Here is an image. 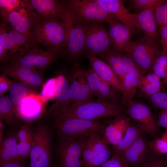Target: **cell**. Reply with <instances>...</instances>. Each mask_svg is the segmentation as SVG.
<instances>
[{
  "label": "cell",
  "mask_w": 167,
  "mask_h": 167,
  "mask_svg": "<svg viewBox=\"0 0 167 167\" xmlns=\"http://www.w3.org/2000/svg\"><path fill=\"white\" fill-rule=\"evenodd\" d=\"M120 103L106 102L92 99L75 104L52 118H77L88 120H101L123 114Z\"/></svg>",
  "instance_id": "obj_1"
},
{
  "label": "cell",
  "mask_w": 167,
  "mask_h": 167,
  "mask_svg": "<svg viewBox=\"0 0 167 167\" xmlns=\"http://www.w3.org/2000/svg\"><path fill=\"white\" fill-rule=\"evenodd\" d=\"M57 134L59 139L68 140L86 138L102 134L105 121L88 120L77 118H53Z\"/></svg>",
  "instance_id": "obj_2"
},
{
  "label": "cell",
  "mask_w": 167,
  "mask_h": 167,
  "mask_svg": "<svg viewBox=\"0 0 167 167\" xmlns=\"http://www.w3.org/2000/svg\"><path fill=\"white\" fill-rule=\"evenodd\" d=\"M37 45L32 39L19 33L6 23L1 24V62L19 57Z\"/></svg>",
  "instance_id": "obj_3"
},
{
  "label": "cell",
  "mask_w": 167,
  "mask_h": 167,
  "mask_svg": "<svg viewBox=\"0 0 167 167\" xmlns=\"http://www.w3.org/2000/svg\"><path fill=\"white\" fill-rule=\"evenodd\" d=\"M66 28L62 19H49L34 23L32 38L37 45L41 44L49 49L65 46Z\"/></svg>",
  "instance_id": "obj_4"
},
{
  "label": "cell",
  "mask_w": 167,
  "mask_h": 167,
  "mask_svg": "<svg viewBox=\"0 0 167 167\" xmlns=\"http://www.w3.org/2000/svg\"><path fill=\"white\" fill-rule=\"evenodd\" d=\"M159 42L144 36L131 41L125 52L139 69L143 75L151 72L154 62L161 50Z\"/></svg>",
  "instance_id": "obj_5"
},
{
  "label": "cell",
  "mask_w": 167,
  "mask_h": 167,
  "mask_svg": "<svg viewBox=\"0 0 167 167\" xmlns=\"http://www.w3.org/2000/svg\"><path fill=\"white\" fill-rule=\"evenodd\" d=\"M64 7L83 24L87 23L107 22L114 17L96 0L63 1Z\"/></svg>",
  "instance_id": "obj_6"
},
{
  "label": "cell",
  "mask_w": 167,
  "mask_h": 167,
  "mask_svg": "<svg viewBox=\"0 0 167 167\" xmlns=\"http://www.w3.org/2000/svg\"><path fill=\"white\" fill-rule=\"evenodd\" d=\"M33 133L29 167H50L52 149L51 129L41 125L35 129Z\"/></svg>",
  "instance_id": "obj_7"
},
{
  "label": "cell",
  "mask_w": 167,
  "mask_h": 167,
  "mask_svg": "<svg viewBox=\"0 0 167 167\" xmlns=\"http://www.w3.org/2000/svg\"><path fill=\"white\" fill-rule=\"evenodd\" d=\"M101 23L83 24L85 34L84 54L98 56L113 49L108 31Z\"/></svg>",
  "instance_id": "obj_8"
},
{
  "label": "cell",
  "mask_w": 167,
  "mask_h": 167,
  "mask_svg": "<svg viewBox=\"0 0 167 167\" xmlns=\"http://www.w3.org/2000/svg\"><path fill=\"white\" fill-rule=\"evenodd\" d=\"M62 3V18L65 23L66 31V51L70 57L78 58L84 54L85 34L83 24L64 7L63 1Z\"/></svg>",
  "instance_id": "obj_9"
},
{
  "label": "cell",
  "mask_w": 167,
  "mask_h": 167,
  "mask_svg": "<svg viewBox=\"0 0 167 167\" xmlns=\"http://www.w3.org/2000/svg\"><path fill=\"white\" fill-rule=\"evenodd\" d=\"M36 45L23 55L7 62L9 65L20 66L38 71L49 66L61 53V48L54 47L45 51Z\"/></svg>",
  "instance_id": "obj_10"
},
{
  "label": "cell",
  "mask_w": 167,
  "mask_h": 167,
  "mask_svg": "<svg viewBox=\"0 0 167 167\" xmlns=\"http://www.w3.org/2000/svg\"><path fill=\"white\" fill-rule=\"evenodd\" d=\"M111 154L101 134L88 138L83 152L84 167H99L110 159Z\"/></svg>",
  "instance_id": "obj_11"
},
{
  "label": "cell",
  "mask_w": 167,
  "mask_h": 167,
  "mask_svg": "<svg viewBox=\"0 0 167 167\" xmlns=\"http://www.w3.org/2000/svg\"><path fill=\"white\" fill-rule=\"evenodd\" d=\"M86 138L68 140L60 139L57 151L61 167H84L83 152Z\"/></svg>",
  "instance_id": "obj_12"
},
{
  "label": "cell",
  "mask_w": 167,
  "mask_h": 167,
  "mask_svg": "<svg viewBox=\"0 0 167 167\" xmlns=\"http://www.w3.org/2000/svg\"><path fill=\"white\" fill-rule=\"evenodd\" d=\"M68 94L69 107L75 104L94 99L95 95L88 84L86 70L78 65H75L72 69Z\"/></svg>",
  "instance_id": "obj_13"
},
{
  "label": "cell",
  "mask_w": 167,
  "mask_h": 167,
  "mask_svg": "<svg viewBox=\"0 0 167 167\" xmlns=\"http://www.w3.org/2000/svg\"><path fill=\"white\" fill-rule=\"evenodd\" d=\"M33 23L49 19H62V1L55 0H23Z\"/></svg>",
  "instance_id": "obj_14"
},
{
  "label": "cell",
  "mask_w": 167,
  "mask_h": 167,
  "mask_svg": "<svg viewBox=\"0 0 167 167\" xmlns=\"http://www.w3.org/2000/svg\"><path fill=\"white\" fill-rule=\"evenodd\" d=\"M126 112L131 118L135 120L141 130L154 136L157 132V125L150 108L145 104L132 100L126 105Z\"/></svg>",
  "instance_id": "obj_15"
},
{
  "label": "cell",
  "mask_w": 167,
  "mask_h": 167,
  "mask_svg": "<svg viewBox=\"0 0 167 167\" xmlns=\"http://www.w3.org/2000/svg\"><path fill=\"white\" fill-rule=\"evenodd\" d=\"M1 18L3 21L9 25L17 32L32 39L33 22L23 0L18 7Z\"/></svg>",
  "instance_id": "obj_16"
},
{
  "label": "cell",
  "mask_w": 167,
  "mask_h": 167,
  "mask_svg": "<svg viewBox=\"0 0 167 167\" xmlns=\"http://www.w3.org/2000/svg\"><path fill=\"white\" fill-rule=\"evenodd\" d=\"M131 118L124 114L105 121V126L101 135L108 145H117L125 136L130 125Z\"/></svg>",
  "instance_id": "obj_17"
},
{
  "label": "cell",
  "mask_w": 167,
  "mask_h": 167,
  "mask_svg": "<svg viewBox=\"0 0 167 167\" xmlns=\"http://www.w3.org/2000/svg\"><path fill=\"white\" fill-rule=\"evenodd\" d=\"M107 23L109 26L108 31L113 49L118 52L125 53L131 41L132 33L131 28L115 17Z\"/></svg>",
  "instance_id": "obj_18"
},
{
  "label": "cell",
  "mask_w": 167,
  "mask_h": 167,
  "mask_svg": "<svg viewBox=\"0 0 167 167\" xmlns=\"http://www.w3.org/2000/svg\"><path fill=\"white\" fill-rule=\"evenodd\" d=\"M102 6L120 21L129 27L132 33L140 30L134 13H131L120 0H96Z\"/></svg>",
  "instance_id": "obj_19"
},
{
  "label": "cell",
  "mask_w": 167,
  "mask_h": 167,
  "mask_svg": "<svg viewBox=\"0 0 167 167\" xmlns=\"http://www.w3.org/2000/svg\"><path fill=\"white\" fill-rule=\"evenodd\" d=\"M45 103L40 95L31 92L22 101L16 111V116L26 121L38 118L42 112Z\"/></svg>",
  "instance_id": "obj_20"
},
{
  "label": "cell",
  "mask_w": 167,
  "mask_h": 167,
  "mask_svg": "<svg viewBox=\"0 0 167 167\" xmlns=\"http://www.w3.org/2000/svg\"><path fill=\"white\" fill-rule=\"evenodd\" d=\"M69 85L67 79L63 74H60L56 77L55 101L47 111L49 116L53 118L69 107Z\"/></svg>",
  "instance_id": "obj_21"
},
{
  "label": "cell",
  "mask_w": 167,
  "mask_h": 167,
  "mask_svg": "<svg viewBox=\"0 0 167 167\" xmlns=\"http://www.w3.org/2000/svg\"><path fill=\"white\" fill-rule=\"evenodd\" d=\"M84 55L101 78L122 94L123 88L121 82L109 65L96 56L87 54Z\"/></svg>",
  "instance_id": "obj_22"
},
{
  "label": "cell",
  "mask_w": 167,
  "mask_h": 167,
  "mask_svg": "<svg viewBox=\"0 0 167 167\" xmlns=\"http://www.w3.org/2000/svg\"><path fill=\"white\" fill-rule=\"evenodd\" d=\"M4 74L27 84L36 88L41 86L42 78L39 72L20 66L9 65L3 70Z\"/></svg>",
  "instance_id": "obj_23"
},
{
  "label": "cell",
  "mask_w": 167,
  "mask_h": 167,
  "mask_svg": "<svg viewBox=\"0 0 167 167\" xmlns=\"http://www.w3.org/2000/svg\"><path fill=\"white\" fill-rule=\"evenodd\" d=\"M153 10H148L134 13L135 20L139 29L145 36L160 43L159 31L156 21Z\"/></svg>",
  "instance_id": "obj_24"
},
{
  "label": "cell",
  "mask_w": 167,
  "mask_h": 167,
  "mask_svg": "<svg viewBox=\"0 0 167 167\" xmlns=\"http://www.w3.org/2000/svg\"><path fill=\"white\" fill-rule=\"evenodd\" d=\"M17 143V133L11 134L3 139L0 144V166L11 162H22L18 154Z\"/></svg>",
  "instance_id": "obj_25"
},
{
  "label": "cell",
  "mask_w": 167,
  "mask_h": 167,
  "mask_svg": "<svg viewBox=\"0 0 167 167\" xmlns=\"http://www.w3.org/2000/svg\"><path fill=\"white\" fill-rule=\"evenodd\" d=\"M146 147V142L140 136L122 155L128 165L138 167L143 161Z\"/></svg>",
  "instance_id": "obj_26"
},
{
  "label": "cell",
  "mask_w": 167,
  "mask_h": 167,
  "mask_svg": "<svg viewBox=\"0 0 167 167\" xmlns=\"http://www.w3.org/2000/svg\"><path fill=\"white\" fill-rule=\"evenodd\" d=\"M160 78L152 72L143 76L139 79L138 85L141 94L147 98L160 92L161 83Z\"/></svg>",
  "instance_id": "obj_27"
},
{
  "label": "cell",
  "mask_w": 167,
  "mask_h": 167,
  "mask_svg": "<svg viewBox=\"0 0 167 167\" xmlns=\"http://www.w3.org/2000/svg\"><path fill=\"white\" fill-rule=\"evenodd\" d=\"M95 96L96 100L104 102L119 103L122 100V93L101 79Z\"/></svg>",
  "instance_id": "obj_28"
},
{
  "label": "cell",
  "mask_w": 167,
  "mask_h": 167,
  "mask_svg": "<svg viewBox=\"0 0 167 167\" xmlns=\"http://www.w3.org/2000/svg\"><path fill=\"white\" fill-rule=\"evenodd\" d=\"M141 131L139 126H131L130 125L123 139L119 144L114 146L113 156L115 155L122 156L140 136Z\"/></svg>",
  "instance_id": "obj_29"
},
{
  "label": "cell",
  "mask_w": 167,
  "mask_h": 167,
  "mask_svg": "<svg viewBox=\"0 0 167 167\" xmlns=\"http://www.w3.org/2000/svg\"><path fill=\"white\" fill-rule=\"evenodd\" d=\"M140 79L133 74L127 73L125 75L121 82L123 88L121 102L123 105H126L132 100L138 88Z\"/></svg>",
  "instance_id": "obj_30"
},
{
  "label": "cell",
  "mask_w": 167,
  "mask_h": 167,
  "mask_svg": "<svg viewBox=\"0 0 167 167\" xmlns=\"http://www.w3.org/2000/svg\"><path fill=\"white\" fill-rule=\"evenodd\" d=\"M123 54L112 49L98 56L109 65L121 82L125 76L122 60Z\"/></svg>",
  "instance_id": "obj_31"
},
{
  "label": "cell",
  "mask_w": 167,
  "mask_h": 167,
  "mask_svg": "<svg viewBox=\"0 0 167 167\" xmlns=\"http://www.w3.org/2000/svg\"><path fill=\"white\" fill-rule=\"evenodd\" d=\"M28 88V86L21 82H15L11 84L9 90V96L13 105L15 113L22 101L31 92Z\"/></svg>",
  "instance_id": "obj_32"
},
{
  "label": "cell",
  "mask_w": 167,
  "mask_h": 167,
  "mask_svg": "<svg viewBox=\"0 0 167 167\" xmlns=\"http://www.w3.org/2000/svg\"><path fill=\"white\" fill-rule=\"evenodd\" d=\"M16 116L13 105L9 96H2L0 97V119L9 125H12L16 120Z\"/></svg>",
  "instance_id": "obj_33"
},
{
  "label": "cell",
  "mask_w": 167,
  "mask_h": 167,
  "mask_svg": "<svg viewBox=\"0 0 167 167\" xmlns=\"http://www.w3.org/2000/svg\"><path fill=\"white\" fill-rule=\"evenodd\" d=\"M167 0H128L129 8L135 11V13L148 10H155L165 3Z\"/></svg>",
  "instance_id": "obj_34"
},
{
  "label": "cell",
  "mask_w": 167,
  "mask_h": 167,
  "mask_svg": "<svg viewBox=\"0 0 167 167\" xmlns=\"http://www.w3.org/2000/svg\"><path fill=\"white\" fill-rule=\"evenodd\" d=\"M152 71L160 79H164L167 71V53L161 50L156 58Z\"/></svg>",
  "instance_id": "obj_35"
},
{
  "label": "cell",
  "mask_w": 167,
  "mask_h": 167,
  "mask_svg": "<svg viewBox=\"0 0 167 167\" xmlns=\"http://www.w3.org/2000/svg\"><path fill=\"white\" fill-rule=\"evenodd\" d=\"M56 78L48 80L44 85L40 96L45 103L47 101L55 99V90Z\"/></svg>",
  "instance_id": "obj_36"
},
{
  "label": "cell",
  "mask_w": 167,
  "mask_h": 167,
  "mask_svg": "<svg viewBox=\"0 0 167 167\" xmlns=\"http://www.w3.org/2000/svg\"><path fill=\"white\" fill-rule=\"evenodd\" d=\"M148 101L155 108L167 109V93L159 92L147 98Z\"/></svg>",
  "instance_id": "obj_37"
},
{
  "label": "cell",
  "mask_w": 167,
  "mask_h": 167,
  "mask_svg": "<svg viewBox=\"0 0 167 167\" xmlns=\"http://www.w3.org/2000/svg\"><path fill=\"white\" fill-rule=\"evenodd\" d=\"M154 15L159 28L167 26V1L154 11Z\"/></svg>",
  "instance_id": "obj_38"
},
{
  "label": "cell",
  "mask_w": 167,
  "mask_h": 167,
  "mask_svg": "<svg viewBox=\"0 0 167 167\" xmlns=\"http://www.w3.org/2000/svg\"><path fill=\"white\" fill-rule=\"evenodd\" d=\"M86 77L89 87L95 95L98 89L101 78L92 67L86 70Z\"/></svg>",
  "instance_id": "obj_39"
},
{
  "label": "cell",
  "mask_w": 167,
  "mask_h": 167,
  "mask_svg": "<svg viewBox=\"0 0 167 167\" xmlns=\"http://www.w3.org/2000/svg\"><path fill=\"white\" fill-rule=\"evenodd\" d=\"M22 1L17 0H0V7L2 16L8 14L12 11L18 7Z\"/></svg>",
  "instance_id": "obj_40"
},
{
  "label": "cell",
  "mask_w": 167,
  "mask_h": 167,
  "mask_svg": "<svg viewBox=\"0 0 167 167\" xmlns=\"http://www.w3.org/2000/svg\"><path fill=\"white\" fill-rule=\"evenodd\" d=\"M99 167H128L125 158L122 156H113Z\"/></svg>",
  "instance_id": "obj_41"
},
{
  "label": "cell",
  "mask_w": 167,
  "mask_h": 167,
  "mask_svg": "<svg viewBox=\"0 0 167 167\" xmlns=\"http://www.w3.org/2000/svg\"><path fill=\"white\" fill-rule=\"evenodd\" d=\"M150 146L156 152L160 154H167V140L162 137L152 141Z\"/></svg>",
  "instance_id": "obj_42"
},
{
  "label": "cell",
  "mask_w": 167,
  "mask_h": 167,
  "mask_svg": "<svg viewBox=\"0 0 167 167\" xmlns=\"http://www.w3.org/2000/svg\"><path fill=\"white\" fill-rule=\"evenodd\" d=\"M12 82L6 77L4 74L0 77V95H4L9 91Z\"/></svg>",
  "instance_id": "obj_43"
},
{
  "label": "cell",
  "mask_w": 167,
  "mask_h": 167,
  "mask_svg": "<svg viewBox=\"0 0 167 167\" xmlns=\"http://www.w3.org/2000/svg\"><path fill=\"white\" fill-rule=\"evenodd\" d=\"M160 43L162 48V50L167 53V26L159 28Z\"/></svg>",
  "instance_id": "obj_44"
},
{
  "label": "cell",
  "mask_w": 167,
  "mask_h": 167,
  "mask_svg": "<svg viewBox=\"0 0 167 167\" xmlns=\"http://www.w3.org/2000/svg\"><path fill=\"white\" fill-rule=\"evenodd\" d=\"M158 122L160 126L167 127V109H161L158 115Z\"/></svg>",
  "instance_id": "obj_45"
},
{
  "label": "cell",
  "mask_w": 167,
  "mask_h": 167,
  "mask_svg": "<svg viewBox=\"0 0 167 167\" xmlns=\"http://www.w3.org/2000/svg\"><path fill=\"white\" fill-rule=\"evenodd\" d=\"M144 167H165L164 163L160 159H154L147 163Z\"/></svg>",
  "instance_id": "obj_46"
},
{
  "label": "cell",
  "mask_w": 167,
  "mask_h": 167,
  "mask_svg": "<svg viewBox=\"0 0 167 167\" xmlns=\"http://www.w3.org/2000/svg\"><path fill=\"white\" fill-rule=\"evenodd\" d=\"M1 167H24V166L23 162L15 161L5 164Z\"/></svg>",
  "instance_id": "obj_47"
},
{
  "label": "cell",
  "mask_w": 167,
  "mask_h": 167,
  "mask_svg": "<svg viewBox=\"0 0 167 167\" xmlns=\"http://www.w3.org/2000/svg\"><path fill=\"white\" fill-rule=\"evenodd\" d=\"M4 125L0 119V144L2 142L3 139V135L4 132Z\"/></svg>",
  "instance_id": "obj_48"
},
{
  "label": "cell",
  "mask_w": 167,
  "mask_h": 167,
  "mask_svg": "<svg viewBox=\"0 0 167 167\" xmlns=\"http://www.w3.org/2000/svg\"><path fill=\"white\" fill-rule=\"evenodd\" d=\"M163 83L167 85V71L165 77L163 79Z\"/></svg>",
  "instance_id": "obj_49"
},
{
  "label": "cell",
  "mask_w": 167,
  "mask_h": 167,
  "mask_svg": "<svg viewBox=\"0 0 167 167\" xmlns=\"http://www.w3.org/2000/svg\"><path fill=\"white\" fill-rule=\"evenodd\" d=\"M162 137L167 140V129L164 133Z\"/></svg>",
  "instance_id": "obj_50"
},
{
  "label": "cell",
  "mask_w": 167,
  "mask_h": 167,
  "mask_svg": "<svg viewBox=\"0 0 167 167\" xmlns=\"http://www.w3.org/2000/svg\"></svg>",
  "instance_id": "obj_51"
}]
</instances>
